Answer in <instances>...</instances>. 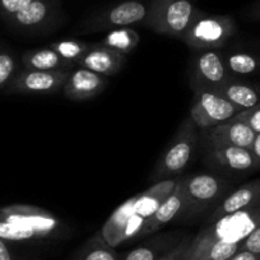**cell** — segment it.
<instances>
[{"mask_svg": "<svg viewBox=\"0 0 260 260\" xmlns=\"http://www.w3.org/2000/svg\"><path fill=\"white\" fill-rule=\"evenodd\" d=\"M176 182L177 179L154 182L143 192L120 204L100 230L105 241L112 247H116L129 240L138 239L144 224L174 190Z\"/></svg>", "mask_w": 260, "mask_h": 260, "instance_id": "1", "label": "cell"}, {"mask_svg": "<svg viewBox=\"0 0 260 260\" xmlns=\"http://www.w3.org/2000/svg\"><path fill=\"white\" fill-rule=\"evenodd\" d=\"M67 234L64 222L47 209L27 204L0 208V240L6 242L57 240Z\"/></svg>", "mask_w": 260, "mask_h": 260, "instance_id": "2", "label": "cell"}, {"mask_svg": "<svg viewBox=\"0 0 260 260\" xmlns=\"http://www.w3.org/2000/svg\"><path fill=\"white\" fill-rule=\"evenodd\" d=\"M259 224L260 201L249 208L227 214L213 222H207L191 239L185 257L191 256L216 242L242 244Z\"/></svg>", "mask_w": 260, "mask_h": 260, "instance_id": "3", "label": "cell"}, {"mask_svg": "<svg viewBox=\"0 0 260 260\" xmlns=\"http://www.w3.org/2000/svg\"><path fill=\"white\" fill-rule=\"evenodd\" d=\"M198 139L199 129L194 124L191 117H185L174 138L159 157L151 176V181L159 182L164 180L174 179L176 175L181 174L191 161Z\"/></svg>", "mask_w": 260, "mask_h": 260, "instance_id": "4", "label": "cell"}, {"mask_svg": "<svg viewBox=\"0 0 260 260\" xmlns=\"http://www.w3.org/2000/svg\"><path fill=\"white\" fill-rule=\"evenodd\" d=\"M199 12L191 0H152L143 26L156 34L181 39Z\"/></svg>", "mask_w": 260, "mask_h": 260, "instance_id": "5", "label": "cell"}, {"mask_svg": "<svg viewBox=\"0 0 260 260\" xmlns=\"http://www.w3.org/2000/svg\"><path fill=\"white\" fill-rule=\"evenodd\" d=\"M236 31V22L231 16L207 14L201 11L180 40L197 51L218 50L227 44Z\"/></svg>", "mask_w": 260, "mask_h": 260, "instance_id": "6", "label": "cell"}, {"mask_svg": "<svg viewBox=\"0 0 260 260\" xmlns=\"http://www.w3.org/2000/svg\"><path fill=\"white\" fill-rule=\"evenodd\" d=\"M184 191V209L181 217L191 218L222 201L229 181L213 174H195L180 179Z\"/></svg>", "mask_w": 260, "mask_h": 260, "instance_id": "7", "label": "cell"}, {"mask_svg": "<svg viewBox=\"0 0 260 260\" xmlns=\"http://www.w3.org/2000/svg\"><path fill=\"white\" fill-rule=\"evenodd\" d=\"M148 9L149 4L143 2L125 0L92 17L82 26L81 32L88 34V32L111 31V29L132 27L134 24H143L148 16Z\"/></svg>", "mask_w": 260, "mask_h": 260, "instance_id": "8", "label": "cell"}, {"mask_svg": "<svg viewBox=\"0 0 260 260\" xmlns=\"http://www.w3.org/2000/svg\"><path fill=\"white\" fill-rule=\"evenodd\" d=\"M239 112L235 105L217 92L199 89L194 91L189 116L199 130H203L229 121Z\"/></svg>", "mask_w": 260, "mask_h": 260, "instance_id": "9", "label": "cell"}, {"mask_svg": "<svg viewBox=\"0 0 260 260\" xmlns=\"http://www.w3.org/2000/svg\"><path fill=\"white\" fill-rule=\"evenodd\" d=\"M68 71H34L23 69L16 73L6 87L8 94H52L61 91L68 79Z\"/></svg>", "mask_w": 260, "mask_h": 260, "instance_id": "10", "label": "cell"}, {"mask_svg": "<svg viewBox=\"0 0 260 260\" xmlns=\"http://www.w3.org/2000/svg\"><path fill=\"white\" fill-rule=\"evenodd\" d=\"M231 78V73L224 64V57L218 50L199 51V54L194 57L190 82L194 91H216Z\"/></svg>", "mask_w": 260, "mask_h": 260, "instance_id": "11", "label": "cell"}, {"mask_svg": "<svg viewBox=\"0 0 260 260\" xmlns=\"http://www.w3.org/2000/svg\"><path fill=\"white\" fill-rule=\"evenodd\" d=\"M202 142L207 161L219 169L236 172H249L260 169L259 159L255 157L251 149L213 142Z\"/></svg>", "mask_w": 260, "mask_h": 260, "instance_id": "12", "label": "cell"}, {"mask_svg": "<svg viewBox=\"0 0 260 260\" xmlns=\"http://www.w3.org/2000/svg\"><path fill=\"white\" fill-rule=\"evenodd\" d=\"M106 86L107 77L82 67H76L69 73L68 79L62 87V92L69 100L86 101L102 93Z\"/></svg>", "mask_w": 260, "mask_h": 260, "instance_id": "13", "label": "cell"}, {"mask_svg": "<svg viewBox=\"0 0 260 260\" xmlns=\"http://www.w3.org/2000/svg\"><path fill=\"white\" fill-rule=\"evenodd\" d=\"M199 137L204 142L230 144L251 149L256 133L245 122L231 119L209 129L199 130Z\"/></svg>", "mask_w": 260, "mask_h": 260, "instance_id": "14", "label": "cell"}, {"mask_svg": "<svg viewBox=\"0 0 260 260\" xmlns=\"http://www.w3.org/2000/svg\"><path fill=\"white\" fill-rule=\"evenodd\" d=\"M125 62H126L125 55L110 49L101 42H97V44H91L88 51L77 62V67H82L94 73L110 77L119 73L124 68Z\"/></svg>", "mask_w": 260, "mask_h": 260, "instance_id": "15", "label": "cell"}, {"mask_svg": "<svg viewBox=\"0 0 260 260\" xmlns=\"http://www.w3.org/2000/svg\"><path fill=\"white\" fill-rule=\"evenodd\" d=\"M182 209H184V191H182L181 181H180V179H177L174 190L167 195L166 199L159 204L157 211L153 213V216L144 224L139 237L154 234V232L164 229L166 224H169L174 219L181 218Z\"/></svg>", "mask_w": 260, "mask_h": 260, "instance_id": "16", "label": "cell"}, {"mask_svg": "<svg viewBox=\"0 0 260 260\" xmlns=\"http://www.w3.org/2000/svg\"><path fill=\"white\" fill-rule=\"evenodd\" d=\"M260 201V179L254 181L246 182L237 187L236 190L230 192L226 198L222 199L218 203L217 208L213 213L209 216L207 222H213L221 217L227 214L235 213V212L242 211L245 208H249L252 204L257 203Z\"/></svg>", "mask_w": 260, "mask_h": 260, "instance_id": "17", "label": "cell"}, {"mask_svg": "<svg viewBox=\"0 0 260 260\" xmlns=\"http://www.w3.org/2000/svg\"><path fill=\"white\" fill-rule=\"evenodd\" d=\"M182 237H184L182 235L176 232L158 235L149 241L137 246L136 249L127 251L126 254L120 256V260H158L175 245L179 244Z\"/></svg>", "mask_w": 260, "mask_h": 260, "instance_id": "18", "label": "cell"}, {"mask_svg": "<svg viewBox=\"0 0 260 260\" xmlns=\"http://www.w3.org/2000/svg\"><path fill=\"white\" fill-rule=\"evenodd\" d=\"M55 9L56 0H34L26 8L9 17L8 22L17 28H36L51 18Z\"/></svg>", "mask_w": 260, "mask_h": 260, "instance_id": "19", "label": "cell"}, {"mask_svg": "<svg viewBox=\"0 0 260 260\" xmlns=\"http://www.w3.org/2000/svg\"><path fill=\"white\" fill-rule=\"evenodd\" d=\"M214 92L229 100L240 111L252 109L260 105V87L237 81L235 78L229 79Z\"/></svg>", "mask_w": 260, "mask_h": 260, "instance_id": "20", "label": "cell"}, {"mask_svg": "<svg viewBox=\"0 0 260 260\" xmlns=\"http://www.w3.org/2000/svg\"><path fill=\"white\" fill-rule=\"evenodd\" d=\"M24 69L34 71H68L76 68L77 65L60 56L51 47H41L26 51L22 56Z\"/></svg>", "mask_w": 260, "mask_h": 260, "instance_id": "21", "label": "cell"}, {"mask_svg": "<svg viewBox=\"0 0 260 260\" xmlns=\"http://www.w3.org/2000/svg\"><path fill=\"white\" fill-rule=\"evenodd\" d=\"M73 260H120V255L99 231L79 249Z\"/></svg>", "mask_w": 260, "mask_h": 260, "instance_id": "22", "label": "cell"}, {"mask_svg": "<svg viewBox=\"0 0 260 260\" xmlns=\"http://www.w3.org/2000/svg\"><path fill=\"white\" fill-rule=\"evenodd\" d=\"M139 41L141 36L138 32L130 27H125V28H116L107 32L101 44L126 56L137 49Z\"/></svg>", "mask_w": 260, "mask_h": 260, "instance_id": "23", "label": "cell"}, {"mask_svg": "<svg viewBox=\"0 0 260 260\" xmlns=\"http://www.w3.org/2000/svg\"><path fill=\"white\" fill-rule=\"evenodd\" d=\"M229 72L237 76H249L260 72V56L249 54V52L236 51L231 52L224 57Z\"/></svg>", "mask_w": 260, "mask_h": 260, "instance_id": "24", "label": "cell"}, {"mask_svg": "<svg viewBox=\"0 0 260 260\" xmlns=\"http://www.w3.org/2000/svg\"><path fill=\"white\" fill-rule=\"evenodd\" d=\"M49 47H51L61 57H64V59L69 60V61L74 62L77 65V62L88 51L89 47H91V44H88L86 41H81V40L68 39L51 42L49 45Z\"/></svg>", "mask_w": 260, "mask_h": 260, "instance_id": "25", "label": "cell"}, {"mask_svg": "<svg viewBox=\"0 0 260 260\" xmlns=\"http://www.w3.org/2000/svg\"><path fill=\"white\" fill-rule=\"evenodd\" d=\"M17 62L8 50L0 51V89L6 88L16 76Z\"/></svg>", "mask_w": 260, "mask_h": 260, "instance_id": "26", "label": "cell"}, {"mask_svg": "<svg viewBox=\"0 0 260 260\" xmlns=\"http://www.w3.org/2000/svg\"><path fill=\"white\" fill-rule=\"evenodd\" d=\"M232 119L245 122V124L249 125V126L254 130L255 133L260 134V105L252 107V109L240 111L239 114H237L236 116L232 117Z\"/></svg>", "mask_w": 260, "mask_h": 260, "instance_id": "27", "label": "cell"}, {"mask_svg": "<svg viewBox=\"0 0 260 260\" xmlns=\"http://www.w3.org/2000/svg\"><path fill=\"white\" fill-rule=\"evenodd\" d=\"M34 0H0V14L6 19L26 8Z\"/></svg>", "mask_w": 260, "mask_h": 260, "instance_id": "28", "label": "cell"}, {"mask_svg": "<svg viewBox=\"0 0 260 260\" xmlns=\"http://www.w3.org/2000/svg\"><path fill=\"white\" fill-rule=\"evenodd\" d=\"M191 239L187 236L182 237L181 241L177 245H175L170 251H167L164 256L159 257L158 260H184L185 254H186L187 249H189V245Z\"/></svg>", "mask_w": 260, "mask_h": 260, "instance_id": "29", "label": "cell"}, {"mask_svg": "<svg viewBox=\"0 0 260 260\" xmlns=\"http://www.w3.org/2000/svg\"><path fill=\"white\" fill-rule=\"evenodd\" d=\"M240 249L260 255V224L242 241Z\"/></svg>", "mask_w": 260, "mask_h": 260, "instance_id": "30", "label": "cell"}, {"mask_svg": "<svg viewBox=\"0 0 260 260\" xmlns=\"http://www.w3.org/2000/svg\"><path fill=\"white\" fill-rule=\"evenodd\" d=\"M247 19L252 22H260V0H256L251 6L247 8L246 13H245Z\"/></svg>", "mask_w": 260, "mask_h": 260, "instance_id": "31", "label": "cell"}, {"mask_svg": "<svg viewBox=\"0 0 260 260\" xmlns=\"http://www.w3.org/2000/svg\"><path fill=\"white\" fill-rule=\"evenodd\" d=\"M229 260H260V255L254 254V252H250L247 250H241L236 252L235 255H232Z\"/></svg>", "mask_w": 260, "mask_h": 260, "instance_id": "32", "label": "cell"}, {"mask_svg": "<svg viewBox=\"0 0 260 260\" xmlns=\"http://www.w3.org/2000/svg\"><path fill=\"white\" fill-rule=\"evenodd\" d=\"M0 260H18L12 254L9 247L7 246L6 241H3V240H0Z\"/></svg>", "mask_w": 260, "mask_h": 260, "instance_id": "33", "label": "cell"}, {"mask_svg": "<svg viewBox=\"0 0 260 260\" xmlns=\"http://www.w3.org/2000/svg\"><path fill=\"white\" fill-rule=\"evenodd\" d=\"M251 151L260 162V134H256V138H255L254 143H252Z\"/></svg>", "mask_w": 260, "mask_h": 260, "instance_id": "34", "label": "cell"}]
</instances>
